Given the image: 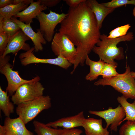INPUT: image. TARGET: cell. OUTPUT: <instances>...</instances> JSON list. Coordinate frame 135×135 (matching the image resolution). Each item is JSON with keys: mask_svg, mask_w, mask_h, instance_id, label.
<instances>
[{"mask_svg": "<svg viewBox=\"0 0 135 135\" xmlns=\"http://www.w3.org/2000/svg\"><path fill=\"white\" fill-rule=\"evenodd\" d=\"M102 124V119L89 118L85 119L82 127L86 135H109L108 129L103 128Z\"/></svg>", "mask_w": 135, "mask_h": 135, "instance_id": "e0dca14e", "label": "cell"}, {"mask_svg": "<svg viewBox=\"0 0 135 135\" xmlns=\"http://www.w3.org/2000/svg\"><path fill=\"white\" fill-rule=\"evenodd\" d=\"M131 74L132 76L135 79V72H131Z\"/></svg>", "mask_w": 135, "mask_h": 135, "instance_id": "836d02e7", "label": "cell"}, {"mask_svg": "<svg viewBox=\"0 0 135 135\" xmlns=\"http://www.w3.org/2000/svg\"><path fill=\"white\" fill-rule=\"evenodd\" d=\"M34 47L29 50L22 53L19 58L22 65L26 66L34 64H48L58 66L65 69H68L72 64L68 60L61 56L52 59H44L38 58L34 54Z\"/></svg>", "mask_w": 135, "mask_h": 135, "instance_id": "30bf717a", "label": "cell"}, {"mask_svg": "<svg viewBox=\"0 0 135 135\" xmlns=\"http://www.w3.org/2000/svg\"><path fill=\"white\" fill-rule=\"evenodd\" d=\"M64 1L68 6L70 8H74L78 6L82 2L86 0H64Z\"/></svg>", "mask_w": 135, "mask_h": 135, "instance_id": "4dcf8cb0", "label": "cell"}, {"mask_svg": "<svg viewBox=\"0 0 135 135\" xmlns=\"http://www.w3.org/2000/svg\"><path fill=\"white\" fill-rule=\"evenodd\" d=\"M133 14L135 18V6L133 10Z\"/></svg>", "mask_w": 135, "mask_h": 135, "instance_id": "e575fe53", "label": "cell"}, {"mask_svg": "<svg viewBox=\"0 0 135 135\" xmlns=\"http://www.w3.org/2000/svg\"><path fill=\"white\" fill-rule=\"evenodd\" d=\"M119 135H135V121H127L120 127Z\"/></svg>", "mask_w": 135, "mask_h": 135, "instance_id": "484cf974", "label": "cell"}, {"mask_svg": "<svg viewBox=\"0 0 135 135\" xmlns=\"http://www.w3.org/2000/svg\"><path fill=\"white\" fill-rule=\"evenodd\" d=\"M33 124L37 135H58L59 129L52 128L36 120L34 121Z\"/></svg>", "mask_w": 135, "mask_h": 135, "instance_id": "603a6c76", "label": "cell"}, {"mask_svg": "<svg viewBox=\"0 0 135 135\" xmlns=\"http://www.w3.org/2000/svg\"><path fill=\"white\" fill-rule=\"evenodd\" d=\"M86 64L90 67L89 73L86 76L85 79L87 80L92 81L96 80L101 73L105 63L101 59L98 61L91 60L87 55L85 62Z\"/></svg>", "mask_w": 135, "mask_h": 135, "instance_id": "ac0fdd59", "label": "cell"}, {"mask_svg": "<svg viewBox=\"0 0 135 135\" xmlns=\"http://www.w3.org/2000/svg\"><path fill=\"white\" fill-rule=\"evenodd\" d=\"M51 99L48 96L20 104L16 109L17 114L25 124L32 120L40 113L52 106Z\"/></svg>", "mask_w": 135, "mask_h": 135, "instance_id": "277c9868", "label": "cell"}, {"mask_svg": "<svg viewBox=\"0 0 135 135\" xmlns=\"http://www.w3.org/2000/svg\"><path fill=\"white\" fill-rule=\"evenodd\" d=\"M83 132L81 130L76 128L59 129L58 135H80Z\"/></svg>", "mask_w": 135, "mask_h": 135, "instance_id": "f1b7e54d", "label": "cell"}, {"mask_svg": "<svg viewBox=\"0 0 135 135\" xmlns=\"http://www.w3.org/2000/svg\"><path fill=\"white\" fill-rule=\"evenodd\" d=\"M35 78L34 81L24 84L17 89L12 96L11 100L14 104L18 105L43 96L44 88L39 82L40 78L37 76Z\"/></svg>", "mask_w": 135, "mask_h": 135, "instance_id": "5b68a950", "label": "cell"}, {"mask_svg": "<svg viewBox=\"0 0 135 135\" xmlns=\"http://www.w3.org/2000/svg\"><path fill=\"white\" fill-rule=\"evenodd\" d=\"M134 36L132 32H129L124 36L110 38L106 35L101 34L100 41L95 46L92 51L105 63L118 65L114 60L123 59L124 56L123 48L118 47L117 44L121 42L133 40Z\"/></svg>", "mask_w": 135, "mask_h": 135, "instance_id": "7a4b0ae2", "label": "cell"}, {"mask_svg": "<svg viewBox=\"0 0 135 135\" xmlns=\"http://www.w3.org/2000/svg\"><path fill=\"white\" fill-rule=\"evenodd\" d=\"M86 0L74 8L69 7L66 17L60 23L58 32L66 36L77 50L73 74L79 64L84 66L87 55L100 41L101 34L94 14Z\"/></svg>", "mask_w": 135, "mask_h": 135, "instance_id": "6da1fadb", "label": "cell"}, {"mask_svg": "<svg viewBox=\"0 0 135 135\" xmlns=\"http://www.w3.org/2000/svg\"><path fill=\"white\" fill-rule=\"evenodd\" d=\"M14 1V0H0V8L11 4H13Z\"/></svg>", "mask_w": 135, "mask_h": 135, "instance_id": "1f68e13d", "label": "cell"}, {"mask_svg": "<svg viewBox=\"0 0 135 135\" xmlns=\"http://www.w3.org/2000/svg\"><path fill=\"white\" fill-rule=\"evenodd\" d=\"M86 2L88 7L94 14L98 27L100 29L105 18L115 9L108 8L102 4L99 3L96 0H86Z\"/></svg>", "mask_w": 135, "mask_h": 135, "instance_id": "2e32d148", "label": "cell"}, {"mask_svg": "<svg viewBox=\"0 0 135 135\" xmlns=\"http://www.w3.org/2000/svg\"><path fill=\"white\" fill-rule=\"evenodd\" d=\"M20 30V26L11 19L0 18V30L10 38Z\"/></svg>", "mask_w": 135, "mask_h": 135, "instance_id": "7402d4cb", "label": "cell"}, {"mask_svg": "<svg viewBox=\"0 0 135 135\" xmlns=\"http://www.w3.org/2000/svg\"><path fill=\"white\" fill-rule=\"evenodd\" d=\"M28 5L23 3L11 4L0 8V18L10 19L26 8Z\"/></svg>", "mask_w": 135, "mask_h": 135, "instance_id": "d6986e66", "label": "cell"}, {"mask_svg": "<svg viewBox=\"0 0 135 135\" xmlns=\"http://www.w3.org/2000/svg\"><path fill=\"white\" fill-rule=\"evenodd\" d=\"M34 0H14L13 4H16L23 3L28 5L30 4Z\"/></svg>", "mask_w": 135, "mask_h": 135, "instance_id": "d6a6232c", "label": "cell"}, {"mask_svg": "<svg viewBox=\"0 0 135 135\" xmlns=\"http://www.w3.org/2000/svg\"><path fill=\"white\" fill-rule=\"evenodd\" d=\"M102 4L108 8L116 9L127 4L135 6V0H112L110 2Z\"/></svg>", "mask_w": 135, "mask_h": 135, "instance_id": "4316f807", "label": "cell"}, {"mask_svg": "<svg viewBox=\"0 0 135 135\" xmlns=\"http://www.w3.org/2000/svg\"><path fill=\"white\" fill-rule=\"evenodd\" d=\"M127 99L123 96L117 98L118 102L123 108L126 114L125 118L120 122V124L125 121H135V100L132 103L127 101Z\"/></svg>", "mask_w": 135, "mask_h": 135, "instance_id": "ffe728a7", "label": "cell"}, {"mask_svg": "<svg viewBox=\"0 0 135 135\" xmlns=\"http://www.w3.org/2000/svg\"><path fill=\"white\" fill-rule=\"evenodd\" d=\"M41 4L46 7H52L55 6L61 1V0H39Z\"/></svg>", "mask_w": 135, "mask_h": 135, "instance_id": "f546056e", "label": "cell"}, {"mask_svg": "<svg viewBox=\"0 0 135 135\" xmlns=\"http://www.w3.org/2000/svg\"><path fill=\"white\" fill-rule=\"evenodd\" d=\"M10 19L20 26L24 33L32 40L34 44L35 52H38L43 50L42 44H46L47 42L44 38L40 29L37 30V32H36L30 26L31 24H26L14 16Z\"/></svg>", "mask_w": 135, "mask_h": 135, "instance_id": "7c38bea8", "label": "cell"}, {"mask_svg": "<svg viewBox=\"0 0 135 135\" xmlns=\"http://www.w3.org/2000/svg\"><path fill=\"white\" fill-rule=\"evenodd\" d=\"M25 125L19 117L14 119L6 117L3 126L4 135H34L26 128Z\"/></svg>", "mask_w": 135, "mask_h": 135, "instance_id": "4fadbf2b", "label": "cell"}, {"mask_svg": "<svg viewBox=\"0 0 135 135\" xmlns=\"http://www.w3.org/2000/svg\"><path fill=\"white\" fill-rule=\"evenodd\" d=\"M8 92L3 91L0 86V109L6 117H10L14 112L13 103L10 102Z\"/></svg>", "mask_w": 135, "mask_h": 135, "instance_id": "44dd1931", "label": "cell"}, {"mask_svg": "<svg viewBox=\"0 0 135 135\" xmlns=\"http://www.w3.org/2000/svg\"><path fill=\"white\" fill-rule=\"evenodd\" d=\"M47 7L41 4L39 0L32 2L30 6L14 16L19 18V20L26 24L33 22V20L37 17L42 11L47 10Z\"/></svg>", "mask_w": 135, "mask_h": 135, "instance_id": "9a60e30c", "label": "cell"}, {"mask_svg": "<svg viewBox=\"0 0 135 135\" xmlns=\"http://www.w3.org/2000/svg\"><path fill=\"white\" fill-rule=\"evenodd\" d=\"M94 85L111 86L127 99L135 100V79L131 75L128 66L123 74L111 78L100 79L94 83Z\"/></svg>", "mask_w": 135, "mask_h": 135, "instance_id": "3957f363", "label": "cell"}, {"mask_svg": "<svg viewBox=\"0 0 135 135\" xmlns=\"http://www.w3.org/2000/svg\"><path fill=\"white\" fill-rule=\"evenodd\" d=\"M10 38L7 34L0 30V56L3 55Z\"/></svg>", "mask_w": 135, "mask_h": 135, "instance_id": "83f0119b", "label": "cell"}, {"mask_svg": "<svg viewBox=\"0 0 135 135\" xmlns=\"http://www.w3.org/2000/svg\"><path fill=\"white\" fill-rule=\"evenodd\" d=\"M51 48L55 55L61 56L74 65L77 55L76 48L66 36L58 32L54 34L52 42Z\"/></svg>", "mask_w": 135, "mask_h": 135, "instance_id": "8992f818", "label": "cell"}, {"mask_svg": "<svg viewBox=\"0 0 135 135\" xmlns=\"http://www.w3.org/2000/svg\"><path fill=\"white\" fill-rule=\"evenodd\" d=\"M131 27L130 24H127L118 27L111 31L109 33L108 37L110 38H116L124 36Z\"/></svg>", "mask_w": 135, "mask_h": 135, "instance_id": "d4e9b609", "label": "cell"}, {"mask_svg": "<svg viewBox=\"0 0 135 135\" xmlns=\"http://www.w3.org/2000/svg\"><path fill=\"white\" fill-rule=\"evenodd\" d=\"M84 112L82 111L74 116L64 118L46 124L48 126L58 129L62 127L64 129H70L83 126L86 119Z\"/></svg>", "mask_w": 135, "mask_h": 135, "instance_id": "5bb4252c", "label": "cell"}, {"mask_svg": "<svg viewBox=\"0 0 135 135\" xmlns=\"http://www.w3.org/2000/svg\"><path fill=\"white\" fill-rule=\"evenodd\" d=\"M10 56H0V72L6 77L8 82L6 91L9 96H12L17 89L22 84L34 81L35 78L30 80L22 79L18 71L13 70L10 63Z\"/></svg>", "mask_w": 135, "mask_h": 135, "instance_id": "52a82bcc", "label": "cell"}, {"mask_svg": "<svg viewBox=\"0 0 135 135\" xmlns=\"http://www.w3.org/2000/svg\"><path fill=\"white\" fill-rule=\"evenodd\" d=\"M89 112L104 119L106 124V128L108 129L110 125V130L115 132H117L118 126L126 116L124 109L120 104L115 108L110 107L107 110L103 111L90 110Z\"/></svg>", "mask_w": 135, "mask_h": 135, "instance_id": "9c48e42d", "label": "cell"}, {"mask_svg": "<svg viewBox=\"0 0 135 135\" xmlns=\"http://www.w3.org/2000/svg\"><path fill=\"white\" fill-rule=\"evenodd\" d=\"M117 66L105 63L101 74L103 78H110L118 76L119 74L116 70Z\"/></svg>", "mask_w": 135, "mask_h": 135, "instance_id": "cb8c5ba5", "label": "cell"}, {"mask_svg": "<svg viewBox=\"0 0 135 135\" xmlns=\"http://www.w3.org/2000/svg\"><path fill=\"white\" fill-rule=\"evenodd\" d=\"M30 40L20 30L10 38L3 55L0 56L4 57L10 53L16 54L21 50L26 52L29 50L31 48L26 42Z\"/></svg>", "mask_w": 135, "mask_h": 135, "instance_id": "8fae6325", "label": "cell"}, {"mask_svg": "<svg viewBox=\"0 0 135 135\" xmlns=\"http://www.w3.org/2000/svg\"><path fill=\"white\" fill-rule=\"evenodd\" d=\"M67 15V14H60L50 10L48 14L42 12L37 17L40 24V29L47 42H52L56 26L60 23Z\"/></svg>", "mask_w": 135, "mask_h": 135, "instance_id": "ba28073f", "label": "cell"}]
</instances>
